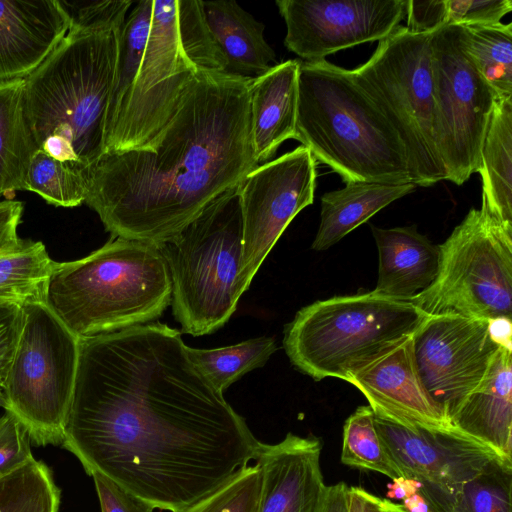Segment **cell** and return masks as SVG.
<instances>
[{"label": "cell", "instance_id": "83f0119b", "mask_svg": "<svg viewBox=\"0 0 512 512\" xmlns=\"http://www.w3.org/2000/svg\"><path fill=\"white\" fill-rule=\"evenodd\" d=\"M465 51L497 95L512 96V23L461 26Z\"/></svg>", "mask_w": 512, "mask_h": 512}, {"label": "cell", "instance_id": "7dc6e473", "mask_svg": "<svg viewBox=\"0 0 512 512\" xmlns=\"http://www.w3.org/2000/svg\"><path fill=\"white\" fill-rule=\"evenodd\" d=\"M401 505L407 512H435L420 491L404 499Z\"/></svg>", "mask_w": 512, "mask_h": 512}, {"label": "cell", "instance_id": "8992f818", "mask_svg": "<svg viewBox=\"0 0 512 512\" xmlns=\"http://www.w3.org/2000/svg\"><path fill=\"white\" fill-rule=\"evenodd\" d=\"M167 265L171 306L181 332L202 336L237 309L242 217L237 186L213 199L190 223L157 246Z\"/></svg>", "mask_w": 512, "mask_h": 512}, {"label": "cell", "instance_id": "603a6c76", "mask_svg": "<svg viewBox=\"0 0 512 512\" xmlns=\"http://www.w3.org/2000/svg\"><path fill=\"white\" fill-rule=\"evenodd\" d=\"M201 4L226 61V73L253 79L273 66L276 55L264 38L262 23L235 1H201Z\"/></svg>", "mask_w": 512, "mask_h": 512}, {"label": "cell", "instance_id": "d6a6232c", "mask_svg": "<svg viewBox=\"0 0 512 512\" xmlns=\"http://www.w3.org/2000/svg\"><path fill=\"white\" fill-rule=\"evenodd\" d=\"M88 176L67 163L36 150L25 179V190L35 192L46 202L76 207L85 201Z\"/></svg>", "mask_w": 512, "mask_h": 512}, {"label": "cell", "instance_id": "8fae6325", "mask_svg": "<svg viewBox=\"0 0 512 512\" xmlns=\"http://www.w3.org/2000/svg\"><path fill=\"white\" fill-rule=\"evenodd\" d=\"M181 42L177 0H153L145 50L106 152L149 150L177 113L198 73Z\"/></svg>", "mask_w": 512, "mask_h": 512}, {"label": "cell", "instance_id": "bcb514c9", "mask_svg": "<svg viewBox=\"0 0 512 512\" xmlns=\"http://www.w3.org/2000/svg\"><path fill=\"white\" fill-rule=\"evenodd\" d=\"M421 484L413 479L405 476H400L393 479L392 483L388 485V498L404 500L416 492L420 491Z\"/></svg>", "mask_w": 512, "mask_h": 512}, {"label": "cell", "instance_id": "c3c4849f", "mask_svg": "<svg viewBox=\"0 0 512 512\" xmlns=\"http://www.w3.org/2000/svg\"><path fill=\"white\" fill-rule=\"evenodd\" d=\"M380 505L383 512H407L401 504H396L389 499H380Z\"/></svg>", "mask_w": 512, "mask_h": 512}, {"label": "cell", "instance_id": "ee69618b", "mask_svg": "<svg viewBox=\"0 0 512 512\" xmlns=\"http://www.w3.org/2000/svg\"><path fill=\"white\" fill-rule=\"evenodd\" d=\"M348 490L344 482L326 486L317 512H348Z\"/></svg>", "mask_w": 512, "mask_h": 512}, {"label": "cell", "instance_id": "5b68a950", "mask_svg": "<svg viewBox=\"0 0 512 512\" xmlns=\"http://www.w3.org/2000/svg\"><path fill=\"white\" fill-rule=\"evenodd\" d=\"M171 298L157 246L113 237L84 258L55 262L44 303L81 338L154 322Z\"/></svg>", "mask_w": 512, "mask_h": 512}, {"label": "cell", "instance_id": "7c38bea8", "mask_svg": "<svg viewBox=\"0 0 512 512\" xmlns=\"http://www.w3.org/2000/svg\"><path fill=\"white\" fill-rule=\"evenodd\" d=\"M436 134L446 180L462 185L478 171L497 95L464 49L461 26L431 35Z\"/></svg>", "mask_w": 512, "mask_h": 512}, {"label": "cell", "instance_id": "74e56055", "mask_svg": "<svg viewBox=\"0 0 512 512\" xmlns=\"http://www.w3.org/2000/svg\"><path fill=\"white\" fill-rule=\"evenodd\" d=\"M5 411L0 416V476L34 458L27 428L15 414Z\"/></svg>", "mask_w": 512, "mask_h": 512}, {"label": "cell", "instance_id": "e0dca14e", "mask_svg": "<svg viewBox=\"0 0 512 512\" xmlns=\"http://www.w3.org/2000/svg\"><path fill=\"white\" fill-rule=\"evenodd\" d=\"M367 399L375 416L409 429L453 428L419 375L412 334L389 344L344 378Z\"/></svg>", "mask_w": 512, "mask_h": 512}, {"label": "cell", "instance_id": "ba28073f", "mask_svg": "<svg viewBox=\"0 0 512 512\" xmlns=\"http://www.w3.org/2000/svg\"><path fill=\"white\" fill-rule=\"evenodd\" d=\"M431 35L399 25L367 62L349 70L400 139L411 183L422 187L446 180L436 134Z\"/></svg>", "mask_w": 512, "mask_h": 512}, {"label": "cell", "instance_id": "277c9868", "mask_svg": "<svg viewBox=\"0 0 512 512\" xmlns=\"http://www.w3.org/2000/svg\"><path fill=\"white\" fill-rule=\"evenodd\" d=\"M296 127L298 141L345 183L411 182L400 139L347 69L300 60Z\"/></svg>", "mask_w": 512, "mask_h": 512}, {"label": "cell", "instance_id": "52a82bcc", "mask_svg": "<svg viewBox=\"0 0 512 512\" xmlns=\"http://www.w3.org/2000/svg\"><path fill=\"white\" fill-rule=\"evenodd\" d=\"M426 316L410 301L373 291L334 296L301 308L284 329L283 346L292 365L315 381L344 380Z\"/></svg>", "mask_w": 512, "mask_h": 512}, {"label": "cell", "instance_id": "f35d334b", "mask_svg": "<svg viewBox=\"0 0 512 512\" xmlns=\"http://www.w3.org/2000/svg\"><path fill=\"white\" fill-rule=\"evenodd\" d=\"M447 24L486 26L501 23L511 12V0H446Z\"/></svg>", "mask_w": 512, "mask_h": 512}, {"label": "cell", "instance_id": "30bf717a", "mask_svg": "<svg viewBox=\"0 0 512 512\" xmlns=\"http://www.w3.org/2000/svg\"><path fill=\"white\" fill-rule=\"evenodd\" d=\"M22 308V328L3 387L7 411L25 425L35 446L62 445L79 339L44 302Z\"/></svg>", "mask_w": 512, "mask_h": 512}, {"label": "cell", "instance_id": "7bdbcfd3", "mask_svg": "<svg viewBox=\"0 0 512 512\" xmlns=\"http://www.w3.org/2000/svg\"><path fill=\"white\" fill-rule=\"evenodd\" d=\"M23 211V204L18 201H0V252L14 247L20 238L17 227Z\"/></svg>", "mask_w": 512, "mask_h": 512}, {"label": "cell", "instance_id": "484cf974", "mask_svg": "<svg viewBox=\"0 0 512 512\" xmlns=\"http://www.w3.org/2000/svg\"><path fill=\"white\" fill-rule=\"evenodd\" d=\"M23 87L24 78L0 82V196L25 190L37 150L24 114Z\"/></svg>", "mask_w": 512, "mask_h": 512}, {"label": "cell", "instance_id": "9a60e30c", "mask_svg": "<svg viewBox=\"0 0 512 512\" xmlns=\"http://www.w3.org/2000/svg\"><path fill=\"white\" fill-rule=\"evenodd\" d=\"M375 423L402 475L421 484L435 512H451L463 486L500 458L455 428L409 429L377 416Z\"/></svg>", "mask_w": 512, "mask_h": 512}, {"label": "cell", "instance_id": "4dcf8cb0", "mask_svg": "<svg viewBox=\"0 0 512 512\" xmlns=\"http://www.w3.org/2000/svg\"><path fill=\"white\" fill-rule=\"evenodd\" d=\"M51 469L34 458L0 477V512H59Z\"/></svg>", "mask_w": 512, "mask_h": 512}, {"label": "cell", "instance_id": "2e32d148", "mask_svg": "<svg viewBox=\"0 0 512 512\" xmlns=\"http://www.w3.org/2000/svg\"><path fill=\"white\" fill-rule=\"evenodd\" d=\"M284 44L303 61L380 41L406 17L407 0H277Z\"/></svg>", "mask_w": 512, "mask_h": 512}, {"label": "cell", "instance_id": "60d3db41", "mask_svg": "<svg viewBox=\"0 0 512 512\" xmlns=\"http://www.w3.org/2000/svg\"><path fill=\"white\" fill-rule=\"evenodd\" d=\"M23 322V308L0 304V387L3 388L18 343Z\"/></svg>", "mask_w": 512, "mask_h": 512}, {"label": "cell", "instance_id": "d6986e66", "mask_svg": "<svg viewBox=\"0 0 512 512\" xmlns=\"http://www.w3.org/2000/svg\"><path fill=\"white\" fill-rule=\"evenodd\" d=\"M67 32L57 0H0V82L27 77Z\"/></svg>", "mask_w": 512, "mask_h": 512}, {"label": "cell", "instance_id": "ac0fdd59", "mask_svg": "<svg viewBox=\"0 0 512 512\" xmlns=\"http://www.w3.org/2000/svg\"><path fill=\"white\" fill-rule=\"evenodd\" d=\"M321 442L288 433L276 444L260 442L255 464L261 472L258 512H317L326 485Z\"/></svg>", "mask_w": 512, "mask_h": 512}, {"label": "cell", "instance_id": "7a4b0ae2", "mask_svg": "<svg viewBox=\"0 0 512 512\" xmlns=\"http://www.w3.org/2000/svg\"><path fill=\"white\" fill-rule=\"evenodd\" d=\"M250 82L199 70L149 150L100 157L88 174L84 202L113 237L158 246L259 165Z\"/></svg>", "mask_w": 512, "mask_h": 512}, {"label": "cell", "instance_id": "f1b7e54d", "mask_svg": "<svg viewBox=\"0 0 512 512\" xmlns=\"http://www.w3.org/2000/svg\"><path fill=\"white\" fill-rule=\"evenodd\" d=\"M277 349L274 338L268 336L212 349L186 346L194 364L222 393L243 375L264 366Z\"/></svg>", "mask_w": 512, "mask_h": 512}, {"label": "cell", "instance_id": "836d02e7", "mask_svg": "<svg viewBox=\"0 0 512 512\" xmlns=\"http://www.w3.org/2000/svg\"><path fill=\"white\" fill-rule=\"evenodd\" d=\"M512 462L500 458L468 481L451 512H511Z\"/></svg>", "mask_w": 512, "mask_h": 512}, {"label": "cell", "instance_id": "9c48e42d", "mask_svg": "<svg viewBox=\"0 0 512 512\" xmlns=\"http://www.w3.org/2000/svg\"><path fill=\"white\" fill-rule=\"evenodd\" d=\"M437 275L409 301L426 315L512 318V230L471 208L439 245Z\"/></svg>", "mask_w": 512, "mask_h": 512}, {"label": "cell", "instance_id": "5bb4252c", "mask_svg": "<svg viewBox=\"0 0 512 512\" xmlns=\"http://www.w3.org/2000/svg\"><path fill=\"white\" fill-rule=\"evenodd\" d=\"M316 160L300 145L258 165L237 185L242 217L241 296L294 217L314 201Z\"/></svg>", "mask_w": 512, "mask_h": 512}, {"label": "cell", "instance_id": "f6af8a7d", "mask_svg": "<svg viewBox=\"0 0 512 512\" xmlns=\"http://www.w3.org/2000/svg\"><path fill=\"white\" fill-rule=\"evenodd\" d=\"M380 499L360 487H349L348 512H383Z\"/></svg>", "mask_w": 512, "mask_h": 512}, {"label": "cell", "instance_id": "cb8c5ba5", "mask_svg": "<svg viewBox=\"0 0 512 512\" xmlns=\"http://www.w3.org/2000/svg\"><path fill=\"white\" fill-rule=\"evenodd\" d=\"M413 183L347 182L321 198L320 224L311 248L323 251L393 201L413 192Z\"/></svg>", "mask_w": 512, "mask_h": 512}, {"label": "cell", "instance_id": "3957f363", "mask_svg": "<svg viewBox=\"0 0 512 512\" xmlns=\"http://www.w3.org/2000/svg\"><path fill=\"white\" fill-rule=\"evenodd\" d=\"M123 25L67 32L24 78V114L36 149L87 176L105 153Z\"/></svg>", "mask_w": 512, "mask_h": 512}, {"label": "cell", "instance_id": "8d00e7d4", "mask_svg": "<svg viewBox=\"0 0 512 512\" xmlns=\"http://www.w3.org/2000/svg\"><path fill=\"white\" fill-rule=\"evenodd\" d=\"M68 22V32L104 29L125 22L129 0L68 1L57 0Z\"/></svg>", "mask_w": 512, "mask_h": 512}, {"label": "cell", "instance_id": "44dd1931", "mask_svg": "<svg viewBox=\"0 0 512 512\" xmlns=\"http://www.w3.org/2000/svg\"><path fill=\"white\" fill-rule=\"evenodd\" d=\"M379 255L374 293L409 301L434 281L439 265V245L433 244L415 226H372Z\"/></svg>", "mask_w": 512, "mask_h": 512}, {"label": "cell", "instance_id": "e575fe53", "mask_svg": "<svg viewBox=\"0 0 512 512\" xmlns=\"http://www.w3.org/2000/svg\"><path fill=\"white\" fill-rule=\"evenodd\" d=\"M180 38L198 70L225 72L226 61L207 24L201 0H177Z\"/></svg>", "mask_w": 512, "mask_h": 512}, {"label": "cell", "instance_id": "b9f144b4", "mask_svg": "<svg viewBox=\"0 0 512 512\" xmlns=\"http://www.w3.org/2000/svg\"><path fill=\"white\" fill-rule=\"evenodd\" d=\"M406 18L409 31L432 33L447 24L446 0H407Z\"/></svg>", "mask_w": 512, "mask_h": 512}, {"label": "cell", "instance_id": "f546056e", "mask_svg": "<svg viewBox=\"0 0 512 512\" xmlns=\"http://www.w3.org/2000/svg\"><path fill=\"white\" fill-rule=\"evenodd\" d=\"M152 9L153 0H142L126 16L107 111L105 139L121 116L129 97L149 35Z\"/></svg>", "mask_w": 512, "mask_h": 512}, {"label": "cell", "instance_id": "d4e9b609", "mask_svg": "<svg viewBox=\"0 0 512 512\" xmlns=\"http://www.w3.org/2000/svg\"><path fill=\"white\" fill-rule=\"evenodd\" d=\"M477 172L483 184L481 206L512 230V96L494 103Z\"/></svg>", "mask_w": 512, "mask_h": 512}, {"label": "cell", "instance_id": "d590c367", "mask_svg": "<svg viewBox=\"0 0 512 512\" xmlns=\"http://www.w3.org/2000/svg\"><path fill=\"white\" fill-rule=\"evenodd\" d=\"M260 490L259 467L247 465L182 512H258Z\"/></svg>", "mask_w": 512, "mask_h": 512}, {"label": "cell", "instance_id": "ffe728a7", "mask_svg": "<svg viewBox=\"0 0 512 512\" xmlns=\"http://www.w3.org/2000/svg\"><path fill=\"white\" fill-rule=\"evenodd\" d=\"M450 423L512 462V344L500 346L484 380L460 404Z\"/></svg>", "mask_w": 512, "mask_h": 512}, {"label": "cell", "instance_id": "6da1fadb", "mask_svg": "<svg viewBox=\"0 0 512 512\" xmlns=\"http://www.w3.org/2000/svg\"><path fill=\"white\" fill-rule=\"evenodd\" d=\"M78 339L62 446L88 475L182 512L255 459L260 441L179 330L151 322Z\"/></svg>", "mask_w": 512, "mask_h": 512}, {"label": "cell", "instance_id": "4316f807", "mask_svg": "<svg viewBox=\"0 0 512 512\" xmlns=\"http://www.w3.org/2000/svg\"><path fill=\"white\" fill-rule=\"evenodd\" d=\"M53 261L40 241L19 239L0 252V304L44 302Z\"/></svg>", "mask_w": 512, "mask_h": 512}, {"label": "cell", "instance_id": "681fc988", "mask_svg": "<svg viewBox=\"0 0 512 512\" xmlns=\"http://www.w3.org/2000/svg\"><path fill=\"white\" fill-rule=\"evenodd\" d=\"M0 407L4 408L5 410H7V408H8L6 397H5L3 388H1V387H0Z\"/></svg>", "mask_w": 512, "mask_h": 512}, {"label": "cell", "instance_id": "4fadbf2b", "mask_svg": "<svg viewBox=\"0 0 512 512\" xmlns=\"http://www.w3.org/2000/svg\"><path fill=\"white\" fill-rule=\"evenodd\" d=\"M511 325L446 313L427 315L412 333L421 380L449 421L482 383L500 346L511 344Z\"/></svg>", "mask_w": 512, "mask_h": 512}, {"label": "cell", "instance_id": "7402d4cb", "mask_svg": "<svg viewBox=\"0 0 512 512\" xmlns=\"http://www.w3.org/2000/svg\"><path fill=\"white\" fill-rule=\"evenodd\" d=\"M299 65L300 60H287L251 79L252 137L259 165L270 161L284 141L298 140Z\"/></svg>", "mask_w": 512, "mask_h": 512}, {"label": "cell", "instance_id": "ab89813d", "mask_svg": "<svg viewBox=\"0 0 512 512\" xmlns=\"http://www.w3.org/2000/svg\"><path fill=\"white\" fill-rule=\"evenodd\" d=\"M101 512H153L151 504L123 489L106 476L93 472Z\"/></svg>", "mask_w": 512, "mask_h": 512}, {"label": "cell", "instance_id": "1f68e13d", "mask_svg": "<svg viewBox=\"0 0 512 512\" xmlns=\"http://www.w3.org/2000/svg\"><path fill=\"white\" fill-rule=\"evenodd\" d=\"M341 462L392 480L403 476L381 439L369 405L359 406L344 423Z\"/></svg>", "mask_w": 512, "mask_h": 512}]
</instances>
